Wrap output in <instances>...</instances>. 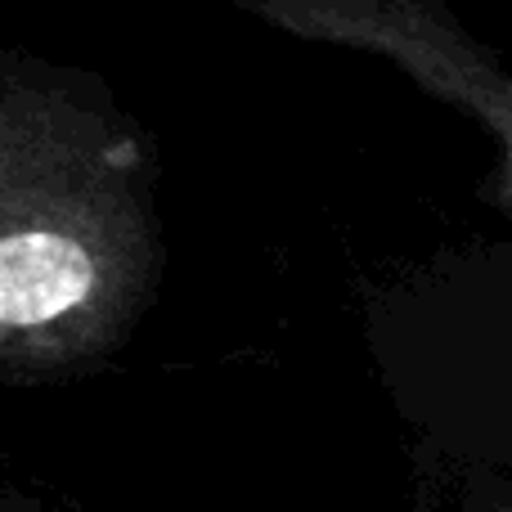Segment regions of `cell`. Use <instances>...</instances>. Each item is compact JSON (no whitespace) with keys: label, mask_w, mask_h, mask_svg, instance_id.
<instances>
[{"label":"cell","mask_w":512,"mask_h":512,"mask_svg":"<svg viewBox=\"0 0 512 512\" xmlns=\"http://www.w3.org/2000/svg\"><path fill=\"white\" fill-rule=\"evenodd\" d=\"M90 283H95V265L77 239L27 230L0 243V319L5 328H36L81 306Z\"/></svg>","instance_id":"1"}]
</instances>
